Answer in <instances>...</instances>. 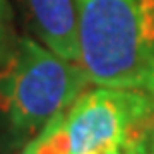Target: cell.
I'll return each mask as SVG.
<instances>
[{
	"label": "cell",
	"mask_w": 154,
	"mask_h": 154,
	"mask_svg": "<svg viewBox=\"0 0 154 154\" xmlns=\"http://www.w3.org/2000/svg\"><path fill=\"white\" fill-rule=\"evenodd\" d=\"M76 20L90 82L144 90L154 74V0H76Z\"/></svg>",
	"instance_id": "1"
},
{
	"label": "cell",
	"mask_w": 154,
	"mask_h": 154,
	"mask_svg": "<svg viewBox=\"0 0 154 154\" xmlns=\"http://www.w3.org/2000/svg\"><path fill=\"white\" fill-rule=\"evenodd\" d=\"M90 82L78 62L64 60L30 36H20L0 66V114L12 130L40 132L78 100Z\"/></svg>",
	"instance_id": "2"
},
{
	"label": "cell",
	"mask_w": 154,
	"mask_h": 154,
	"mask_svg": "<svg viewBox=\"0 0 154 154\" xmlns=\"http://www.w3.org/2000/svg\"><path fill=\"white\" fill-rule=\"evenodd\" d=\"M148 120H152V104L144 90L98 86L78 96L64 116L70 154H98L144 136Z\"/></svg>",
	"instance_id": "3"
},
{
	"label": "cell",
	"mask_w": 154,
	"mask_h": 154,
	"mask_svg": "<svg viewBox=\"0 0 154 154\" xmlns=\"http://www.w3.org/2000/svg\"><path fill=\"white\" fill-rule=\"evenodd\" d=\"M38 42L64 60L78 62L76 0H14ZM80 64V62H78Z\"/></svg>",
	"instance_id": "4"
},
{
	"label": "cell",
	"mask_w": 154,
	"mask_h": 154,
	"mask_svg": "<svg viewBox=\"0 0 154 154\" xmlns=\"http://www.w3.org/2000/svg\"><path fill=\"white\" fill-rule=\"evenodd\" d=\"M22 154H70V138L64 114H60L48 126H44Z\"/></svg>",
	"instance_id": "5"
},
{
	"label": "cell",
	"mask_w": 154,
	"mask_h": 154,
	"mask_svg": "<svg viewBox=\"0 0 154 154\" xmlns=\"http://www.w3.org/2000/svg\"><path fill=\"white\" fill-rule=\"evenodd\" d=\"M18 36L16 24H14V8L10 0H0V66L10 58L16 48Z\"/></svg>",
	"instance_id": "6"
},
{
	"label": "cell",
	"mask_w": 154,
	"mask_h": 154,
	"mask_svg": "<svg viewBox=\"0 0 154 154\" xmlns=\"http://www.w3.org/2000/svg\"><path fill=\"white\" fill-rule=\"evenodd\" d=\"M140 154H154V126L148 130V134H146V138H144V144H142Z\"/></svg>",
	"instance_id": "7"
},
{
	"label": "cell",
	"mask_w": 154,
	"mask_h": 154,
	"mask_svg": "<svg viewBox=\"0 0 154 154\" xmlns=\"http://www.w3.org/2000/svg\"><path fill=\"white\" fill-rule=\"evenodd\" d=\"M144 92L148 94L150 104H152V126H154V74L150 76V80H148V84H146V88H144Z\"/></svg>",
	"instance_id": "8"
}]
</instances>
